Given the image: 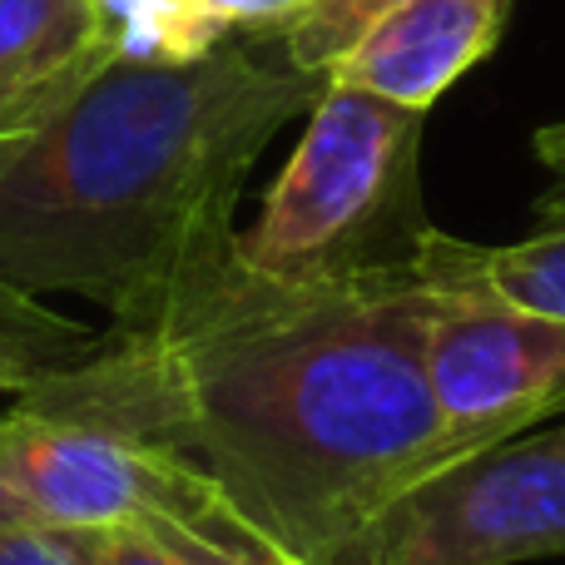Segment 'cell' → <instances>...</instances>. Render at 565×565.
Here are the masks:
<instances>
[{
  "mask_svg": "<svg viewBox=\"0 0 565 565\" xmlns=\"http://www.w3.org/2000/svg\"><path fill=\"white\" fill-rule=\"evenodd\" d=\"M431 282H278L238 258L149 328L45 382L189 461L268 541L318 565L451 447L427 387Z\"/></svg>",
  "mask_w": 565,
  "mask_h": 565,
  "instance_id": "6da1fadb",
  "label": "cell"
},
{
  "mask_svg": "<svg viewBox=\"0 0 565 565\" xmlns=\"http://www.w3.org/2000/svg\"><path fill=\"white\" fill-rule=\"evenodd\" d=\"M328 75L282 35H234L189 65L109 60L55 119L0 149V278L75 292L139 332L238 244V199Z\"/></svg>",
  "mask_w": 565,
  "mask_h": 565,
  "instance_id": "7a4b0ae2",
  "label": "cell"
},
{
  "mask_svg": "<svg viewBox=\"0 0 565 565\" xmlns=\"http://www.w3.org/2000/svg\"><path fill=\"white\" fill-rule=\"evenodd\" d=\"M422 129L427 109L328 79L254 228L238 234V258L278 282L417 274L437 238L422 204Z\"/></svg>",
  "mask_w": 565,
  "mask_h": 565,
  "instance_id": "3957f363",
  "label": "cell"
},
{
  "mask_svg": "<svg viewBox=\"0 0 565 565\" xmlns=\"http://www.w3.org/2000/svg\"><path fill=\"white\" fill-rule=\"evenodd\" d=\"M565 556V422L447 461L318 565H516Z\"/></svg>",
  "mask_w": 565,
  "mask_h": 565,
  "instance_id": "277c9868",
  "label": "cell"
},
{
  "mask_svg": "<svg viewBox=\"0 0 565 565\" xmlns=\"http://www.w3.org/2000/svg\"><path fill=\"white\" fill-rule=\"evenodd\" d=\"M209 481L45 382L0 417V526L119 531L184 516Z\"/></svg>",
  "mask_w": 565,
  "mask_h": 565,
  "instance_id": "5b68a950",
  "label": "cell"
},
{
  "mask_svg": "<svg viewBox=\"0 0 565 565\" xmlns=\"http://www.w3.org/2000/svg\"><path fill=\"white\" fill-rule=\"evenodd\" d=\"M422 278L427 308V387L457 457L521 437L565 412V322L526 312L467 278L437 228Z\"/></svg>",
  "mask_w": 565,
  "mask_h": 565,
  "instance_id": "8992f818",
  "label": "cell"
},
{
  "mask_svg": "<svg viewBox=\"0 0 565 565\" xmlns=\"http://www.w3.org/2000/svg\"><path fill=\"white\" fill-rule=\"evenodd\" d=\"M511 6L516 0H402L332 65L328 79L431 109L501 45Z\"/></svg>",
  "mask_w": 565,
  "mask_h": 565,
  "instance_id": "52a82bcc",
  "label": "cell"
},
{
  "mask_svg": "<svg viewBox=\"0 0 565 565\" xmlns=\"http://www.w3.org/2000/svg\"><path fill=\"white\" fill-rule=\"evenodd\" d=\"M105 65L95 0H0V149L55 119Z\"/></svg>",
  "mask_w": 565,
  "mask_h": 565,
  "instance_id": "ba28073f",
  "label": "cell"
},
{
  "mask_svg": "<svg viewBox=\"0 0 565 565\" xmlns=\"http://www.w3.org/2000/svg\"><path fill=\"white\" fill-rule=\"evenodd\" d=\"M105 342L89 322L50 308L40 292H25L0 278V392H30L55 372L85 362Z\"/></svg>",
  "mask_w": 565,
  "mask_h": 565,
  "instance_id": "9c48e42d",
  "label": "cell"
},
{
  "mask_svg": "<svg viewBox=\"0 0 565 565\" xmlns=\"http://www.w3.org/2000/svg\"><path fill=\"white\" fill-rule=\"evenodd\" d=\"M447 258L497 298L565 322V214H546L536 234L497 248L447 234Z\"/></svg>",
  "mask_w": 565,
  "mask_h": 565,
  "instance_id": "30bf717a",
  "label": "cell"
},
{
  "mask_svg": "<svg viewBox=\"0 0 565 565\" xmlns=\"http://www.w3.org/2000/svg\"><path fill=\"white\" fill-rule=\"evenodd\" d=\"M139 526L154 531L179 556V565H312V561H298L292 551H282L278 541H268L214 487L199 491V501L184 516H149Z\"/></svg>",
  "mask_w": 565,
  "mask_h": 565,
  "instance_id": "8fae6325",
  "label": "cell"
},
{
  "mask_svg": "<svg viewBox=\"0 0 565 565\" xmlns=\"http://www.w3.org/2000/svg\"><path fill=\"white\" fill-rule=\"evenodd\" d=\"M402 0H308L288 30H282V50L312 75H332L342 55L387 15Z\"/></svg>",
  "mask_w": 565,
  "mask_h": 565,
  "instance_id": "7c38bea8",
  "label": "cell"
},
{
  "mask_svg": "<svg viewBox=\"0 0 565 565\" xmlns=\"http://www.w3.org/2000/svg\"><path fill=\"white\" fill-rule=\"evenodd\" d=\"M105 531L0 526V565H95Z\"/></svg>",
  "mask_w": 565,
  "mask_h": 565,
  "instance_id": "4fadbf2b",
  "label": "cell"
},
{
  "mask_svg": "<svg viewBox=\"0 0 565 565\" xmlns=\"http://www.w3.org/2000/svg\"><path fill=\"white\" fill-rule=\"evenodd\" d=\"M308 0H189L199 25L214 40L234 35H282Z\"/></svg>",
  "mask_w": 565,
  "mask_h": 565,
  "instance_id": "5bb4252c",
  "label": "cell"
},
{
  "mask_svg": "<svg viewBox=\"0 0 565 565\" xmlns=\"http://www.w3.org/2000/svg\"><path fill=\"white\" fill-rule=\"evenodd\" d=\"M95 565H179V556L149 526H119L105 531V546H99Z\"/></svg>",
  "mask_w": 565,
  "mask_h": 565,
  "instance_id": "9a60e30c",
  "label": "cell"
},
{
  "mask_svg": "<svg viewBox=\"0 0 565 565\" xmlns=\"http://www.w3.org/2000/svg\"><path fill=\"white\" fill-rule=\"evenodd\" d=\"M536 159H541V169L551 174V189H546V199L541 204H565V119L561 125H546V129H536Z\"/></svg>",
  "mask_w": 565,
  "mask_h": 565,
  "instance_id": "2e32d148",
  "label": "cell"
},
{
  "mask_svg": "<svg viewBox=\"0 0 565 565\" xmlns=\"http://www.w3.org/2000/svg\"><path fill=\"white\" fill-rule=\"evenodd\" d=\"M536 214L546 218V214H565V204H536Z\"/></svg>",
  "mask_w": 565,
  "mask_h": 565,
  "instance_id": "e0dca14e",
  "label": "cell"
}]
</instances>
